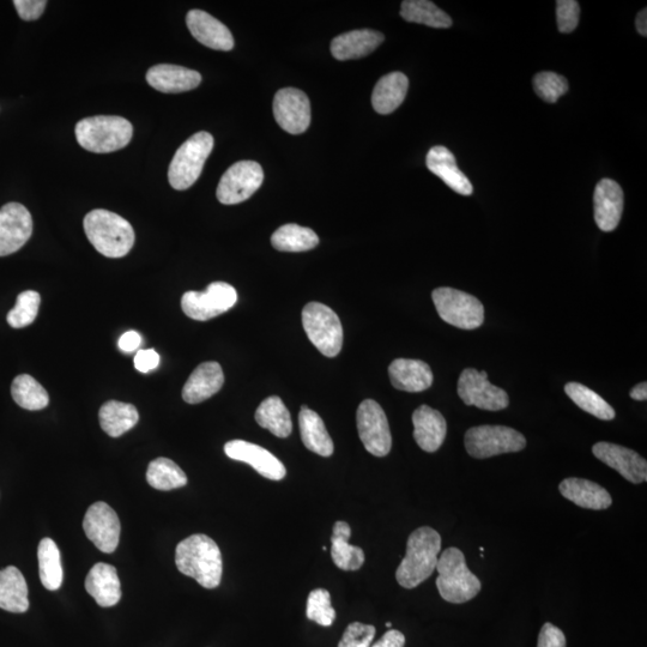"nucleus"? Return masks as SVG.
<instances>
[{"mask_svg": "<svg viewBox=\"0 0 647 647\" xmlns=\"http://www.w3.org/2000/svg\"><path fill=\"white\" fill-rule=\"evenodd\" d=\"M175 565L181 573L195 579L205 589H215L221 584V550L207 535H192L181 541L175 549Z\"/></svg>", "mask_w": 647, "mask_h": 647, "instance_id": "f257e3e1", "label": "nucleus"}, {"mask_svg": "<svg viewBox=\"0 0 647 647\" xmlns=\"http://www.w3.org/2000/svg\"><path fill=\"white\" fill-rule=\"evenodd\" d=\"M441 536L437 530L422 526L408 538L407 554L397 568L396 579L404 589H414L432 576L437 568Z\"/></svg>", "mask_w": 647, "mask_h": 647, "instance_id": "f03ea898", "label": "nucleus"}, {"mask_svg": "<svg viewBox=\"0 0 647 647\" xmlns=\"http://www.w3.org/2000/svg\"><path fill=\"white\" fill-rule=\"evenodd\" d=\"M84 232L96 251L107 258H123L135 245V231L128 220L105 209L90 211Z\"/></svg>", "mask_w": 647, "mask_h": 647, "instance_id": "7ed1b4c3", "label": "nucleus"}, {"mask_svg": "<svg viewBox=\"0 0 647 647\" xmlns=\"http://www.w3.org/2000/svg\"><path fill=\"white\" fill-rule=\"evenodd\" d=\"M437 588L446 602L463 604L480 594V579L468 568L461 549L452 547L440 555L437 568Z\"/></svg>", "mask_w": 647, "mask_h": 647, "instance_id": "20e7f679", "label": "nucleus"}, {"mask_svg": "<svg viewBox=\"0 0 647 647\" xmlns=\"http://www.w3.org/2000/svg\"><path fill=\"white\" fill-rule=\"evenodd\" d=\"M76 138L83 149L108 154L123 149L131 142L132 124L122 117L86 118L76 125Z\"/></svg>", "mask_w": 647, "mask_h": 647, "instance_id": "39448f33", "label": "nucleus"}, {"mask_svg": "<svg viewBox=\"0 0 647 647\" xmlns=\"http://www.w3.org/2000/svg\"><path fill=\"white\" fill-rule=\"evenodd\" d=\"M214 149V137L209 132H198L181 145L168 169L169 184L184 191L201 177L205 162Z\"/></svg>", "mask_w": 647, "mask_h": 647, "instance_id": "423d86ee", "label": "nucleus"}, {"mask_svg": "<svg viewBox=\"0 0 647 647\" xmlns=\"http://www.w3.org/2000/svg\"><path fill=\"white\" fill-rule=\"evenodd\" d=\"M302 325L308 338L326 358H335L343 346L340 317L329 306L310 302L302 311Z\"/></svg>", "mask_w": 647, "mask_h": 647, "instance_id": "0eeeda50", "label": "nucleus"}, {"mask_svg": "<svg viewBox=\"0 0 647 647\" xmlns=\"http://www.w3.org/2000/svg\"><path fill=\"white\" fill-rule=\"evenodd\" d=\"M432 299L439 317L462 330H475L485 322V307L474 295L449 287L437 288Z\"/></svg>", "mask_w": 647, "mask_h": 647, "instance_id": "6e6552de", "label": "nucleus"}, {"mask_svg": "<svg viewBox=\"0 0 647 647\" xmlns=\"http://www.w3.org/2000/svg\"><path fill=\"white\" fill-rule=\"evenodd\" d=\"M526 439L516 429L505 426H479L465 434V449L471 457L486 459L525 449Z\"/></svg>", "mask_w": 647, "mask_h": 647, "instance_id": "1a4fd4ad", "label": "nucleus"}, {"mask_svg": "<svg viewBox=\"0 0 647 647\" xmlns=\"http://www.w3.org/2000/svg\"><path fill=\"white\" fill-rule=\"evenodd\" d=\"M237 301V290L231 284L214 282L204 292L185 293L181 299V308L187 317L207 322L231 310Z\"/></svg>", "mask_w": 647, "mask_h": 647, "instance_id": "9d476101", "label": "nucleus"}, {"mask_svg": "<svg viewBox=\"0 0 647 647\" xmlns=\"http://www.w3.org/2000/svg\"><path fill=\"white\" fill-rule=\"evenodd\" d=\"M263 181V168L258 162H237L223 174L217 187V199L225 205L243 203L255 195Z\"/></svg>", "mask_w": 647, "mask_h": 647, "instance_id": "9b49d317", "label": "nucleus"}, {"mask_svg": "<svg viewBox=\"0 0 647 647\" xmlns=\"http://www.w3.org/2000/svg\"><path fill=\"white\" fill-rule=\"evenodd\" d=\"M356 423L362 444L376 457L388 456L392 437L388 417L382 407L373 399H366L359 405Z\"/></svg>", "mask_w": 647, "mask_h": 647, "instance_id": "f8f14e48", "label": "nucleus"}, {"mask_svg": "<svg viewBox=\"0 0 647 647\" xmlns=\"http://www.w3.org/2000/svg\"><path fill=\"white\" fill-rule=\"evenodd\" d=\"M458 396L467 405L488 410H504L510 405L506 391L489 383L475 368H467L458 380Z\"/></svg>", "mask_w": 647, "mask_h": 647, "instance_id": "ddd939ff", "label": "nucleus"}, {"mask_svg": "<svg viewBox=\"0 0 647 647\" xmlns=\"http://www.w3.org/2000/svg\"><path fill=\"white\" fill-rule=\"evenodd\" d=\"M33 234V219L20 203L0 208V257L20 251Z\"/></svg>", "mask_w": 647, "mask_h": 647, "instance_id": "4468645a", "label": "nucleus"}, {"mask_svg": "<svg viewBox=\"0 0 647 647\" xmlns=\"http://www.w3.org/2000/svg\"><path fill=\"white\" fill-rule=\"evenodd\" d=\"M83 529L87 537L102 553L116 552L120 540V520L116 511L106 503H96L89 507L84 517Z\"/></svg>", "mask_w": 647, "mask_h": 647, "instance_id": "2eb2a0df", "label": "nucleus"}, {"mask_svg": "<svg viewBox=\"0 0 647 647\" xmlns=\"http://www.w3.org/2000/svg\"><path fill=\"white\" fill-rule=\"evenodd\" d=\"M274 116L284 131L300 135L311 124L310 99L299 89L278 90L274 99Z\"/></svg>", "mask_w": 647, "mask_h": 647, "instance_id": "dca6fc26", "label": "nucleus"}, {"mask_svg": "<svg viewBox=\"0 0 647 647\" xmlns=\"http://www.w3.org/2000/svg\"><path fill=\"white\" fill-rule=\"evenodd\" d=\"M226 455L233 461L251 465L259 475L272 481H281L287 475L283 463L264 447L245 440H232L225 445Z\"/></svg>", "mask_w": 647, "mask_h": 647, "instance_id": "f3484780", "label": "nucleus"}, {"mask_svg": "<svg viewBox=\"0 0 647 647\" xmlns=\"http://www.w3.org/2000/svg\"><path fill=\"white\" fill-rule=\"evenodd\" d=\"M592 453L608 467L618 471L627 481L639 485L647 481L646 459L636 451L612 443H597Z\"/></svg>", "mask_w": 647, "mask_h": 647, "instance_id": "a211bd4d", "label": "nucleus"}, {"mask_svg": "<svg viewBox=\"0 0 647 647\" xmlns=\"http://www.w3.org/2000/svg\"><path fill=\"white\" fill-rule=\"evenodd\" d=\"M624 191L612 179H602L594 193L595 221L603 232H613L618 228L624 213Z\"/></svg>", "mask_w": 647, "mask_h": 647, "instance_id": "6ab92c4d", "label": "nucleus"}, {"mask_svg": "<svg viewBox=\"0 0 647 647\" xmlns=\"http://www.w3.org/2000/svg\"><path fill=\"white\" fill-rule=\"evenodd\" d=\"M187 28L193 38L216 51H232L234 38L225 24L202 10H191L186 16Z\"/></svg>", "mask_w": 647, "mask_h": 647, "instance_id": "aec40b11", "label": "nucleus"}, {"mask_svg": "<svg viewBox=\"0 0 647 647\" xmlns=\"http://www.w3.org/2000/svg\"><path fill=\"white\" fill-rule=\"evenodd\" d=\"M147 82L161 93L178 94L196 89L202 82V76L184 66L159 64L148 70Z\"/></svg>", "mask_w": 647, "mask_h": 647, "instance_id": "412c9836", "label": "nucleus"}, {"mask_svg": "<svg viewBox=\"0 0 647 647\" xmlns=\"http://www.w3.org/2000/svg\"><path fill=\"white\" fill-rule=\"evenodd\" d=\"M426 165L451 190L462 196L473 195L474 187L467 175L457 166L456 157L445 147H433L428 151Z\"/></svg>", "mask_w": 647, "mask_h": 647, "instance_id": "4be33fe9", "label": "nucleus"}, {"mask_svg": "<svg viewBox=\"0 0 647 647\" xmlns=\"http://www.w3.org/2000/svg\"><path fill=\"white\" fill-rule=\"evenodd\" d=\"M414 438L423 451L433 453L444 444L447 434L445 417L428 405H421L413 414Z\"/></svg>", "mask_w": 647, "mask_h": 647, "instance_id": "5701e85b", "label": "nucleus"}, {"mask_svg": "<svg viewBox=\"0 0 647 647\" xmlns=\"http://www.w3.org/2000/svg\"><path fill=\"white\" fill-rule=\"evenodd\" d=\"M225 384V374L217 362H204L191 374L183 389L186 403L198 404L216 395Z\"/></svg>", "mask_w": 647, "mask_h": 647, "instance_id": "b1692460", "label": "nucleus"}, {"mask_svg": "<svg viewBox=\"0 0 647 647\" xmlns=\"http://www.w3.org/2000/svg\"><path fill=\"white\" fill-rule=\"evenodd\" d=\"M384 35L377 30L360 29L336 36L331 42V53L337 60L359 59L368 56L383 44Z\"/></svg>", "mask_w": 647, "mask_h": 647, "instance_id": "393cba45", "label": "nucleus"}, {"mask_svg": "<svg viewBox=\"0 0 647 647\" xmlns=\"http://www.w3.org/2000/svg\"><path fill=\"white\" fill-rule=\"evenodd\" d=\"M86 590L100 607L116 606L122 598V584L117 568L104 562L96 564L88 573Z\"/></svg>", "mask_w": 647, "mask_h": 647, "instance_id": "a878e982", "label": "nucleus"}, {"mask_svg": "<svg viewBox=\"0 0 647 647\" xmlns=\"http://www.w3.org/2000/svg\"><path fill=\"white\" fill-rule=\"evenodd\" d=\"M393 388L405 392L426 391L433 385V372L426 362L396 359L389 367Z\"/></svg>", "mask_w": 647, "mask_h": 647, "instance_id": "bb28decb", "label": "nucleus"}, {"mask_svg": "<svg viewBox=\"0 0 647 647\" xmlns=\"http://www.w3.org/2000/svg\"><path fill=\"white\" fill-rule=\"evenodd\" d=\"M559 489L562 497L582 509L607 510L613 503L612 497L606 489L589 480L571 477V479L562 481Z\"/></svg>", "mask_w": 647, "mask_h": 647, "instance_id": "cd10ccee", "label": "nucleus"}, {"mask_svg": "<svg viewBox=\"0 0 647 647\" xmlns=\"http://www.w3.org/2000/svg\"><path fill=\"white\" fill-rule=\"evenodd\" d=\"M299 426L302 443L308 450L322 457H330L335 451L328 429L322 417L316 411L302 407L299 414Z\"/></svg>", "mask_w": 647, "mask_h": 647, "instance_id": "c85d7f7f", "label": "nucleus"}, {"mask_svg": "<svg viewBox=\"0 0 647 647\" xmlns=\"http://www.w3.org/2000/svg\"><path fill=\"white\" fill-rule=\"evenodd\" d=\"M0 608L10 613H26L29 609L28 585L15 566L0 571Z\"/></svg>", "mask_w": 647, "mask_h": 647, "instance_id": "c756f323", "label": "nucleus"}, {"mask_svg": "<svg viewBox=\"0 0 647 647\" xmlns=\"http://www.w3.org/2000/svg\"><path fill=\"white\" fill-rule=\"evenodd\" d=\"M409 89L408 77L402 72H391L380 78L373 90L372 105L379 114H390L403 104Z\"/></svg>", "mask_w": 647, "mask_h": 647, "instance_id": "7c9ffc66", "label": "nucleus"}, {"mask_svg": "<svg viewBox=\"0 0 647 647\" xmlns=\"http://www.w3.org/2000/svg\"><path fill=\"white\" fill-rule=\"evenodd\" d=\"M352 529L346 522H336L331 537V558L343 571H358L365 564V553L349 544Z\"/></svg>", "mask_w": 647, "mask_h": 647, "instance_id": "2f4dec72", "label": "nucleus"}, {"mask_svg": "<svg viewBox=\"0 0 647 647\" xmlns=\"http://www.w3.org/2000/svg\"><path fill=\"white\" fill-rule=\"evenodd\" d=\"M99 420L105 433L112 438H119L137 425L139 414L135 405L110 401L102 405Z\"/></svg>", "mask_w": 647, "mask_h": 647, "instance_id": "473e14b6", "label": "nucleus"}, {"mask_svg": "<svg viewBox=\"0 0 647 647\" xmlns=\"http://www.w3.org/2000/svg\"><path fill=\"white\" fill-rule=\"evenodd\" d=\"M256 421L262 428L268 429L277 438H288L293 431L292 416L277 396H271L260 403L256 411Z\"/></svg>", "mask_w": 647, "mask_h": 647, "instance_id": "72a5a7b5", "label": "nucleus"}, {"mask_svg": "<svg viewBox=\"0 0 647 647\" xmlns=\"http://www.w3.org/2000/svg\"><path fill=\"white\" fill-rule=\"evenodd\" d=\"M271 244L281 252H305L319 244V238L312 229L289 223L272 234Z\"/></svg>", "mask_w": 647, "mask_h": 647, "instance_id": "f704fd0d", "label": "nucleus"}, {"mask_svg": "<svg viewBox=\"0 0 647 647\" xmlns=\"http://www.w3.org/2000/svg\"><path fill=\"white\" fill-rule=\"evenodd\" d=\"M38 559L42 585L50 591L59 590L64 576L62 559L56 542L51 538H44L39 544Z\"/></svg>", "mask_w": 647, "mask_h": 647, "instance_id": "c9c22d12", "label": "nucleus"}, {"mask_svg": "<svg viewBox=\"0 0 647 647\" xmlns=\"http://www.w3.org/2000/svg\"><path fill=\"white\" fill-rule=\"evenodd\" d=\"M401 16L407 22L425 24L432 28L452 27V18L428 0H405L402 3Z\"/></svg>", "mask_w": 647, "mask_h": 647, "instance_id": "e433bc0d", "label": "nucleus"}, {"mask_svg": "<svg viewBox=\"0 0 647 647\" xmlns=\"http://www.w3.org/2000/svg\"><path fill=\"white\" fill-rule=\"evenodd\" d=\"M147 481L157 491H173L187 485V476L178 464L168 458H156L149 464Z\"/></svg>", "mask_w": 647, "mask_h": 647, "instance_id": "4c0bfd02", "label": "nucleus"}, {"mask_svg": "<svg viewBox=\"0 0 647 647\" xmlns=\"http://www.w3.org/2000/svg\"><path fill=\"white\" fill-rule=\"evenodd\" d=\"M565 392L580 409L597 417V419L603 421H612L615 419L616 413L612 405L594 390L586 388L585 385L568 383L565 386Z\"/></svg>", "mask_w": 647, "mask_h": 647, "instance_id": "58836bf2", "label": "nucleus"}, {"mask_svg": "<svg viewBox=\"0 0 647 647\" xmlns=\"http://www.w3.org/2000/svg\"><path fill=\"white\" fill-rule=\"evenodd\" d=\"M11 395L21 408L27 410H42L50 403V396L44 386L28 374H21L14 379Z\"/></svg>", "mask_w": 647, "mask_h": 647, "instance_id": "ea45409f", "label": "nucleus"}, {"mask_svg": "<svg viewBox=\"0 0 647 647\" xmlns=\"http://www.w3.org/2000/svg\"><path fill=\"white\" fill-rule=\"evenodd\" d=\"M41 296L34 290H27L17 296L16 305L8 313L9 325L14 329H23L34 323L38 317Z\"/></svg>", "mask_w": 647, "mask_h": 647, "instance_id": "a19ab883", "label": "nucleus"}, {"mask_svg": "<svg viewBox=\"0 0 647 647\" xmlns=\"http://www.w3.org/2000/svg\"><path fill=\"white\" fill-rule=\"evenodd\" d=\"M307 619L324 627H330L336 620L335 609L331 606L330 592L325 589L313 590L308 596Z\"/></svg>", "mask_w": 647, "mask_h": 647, "instance_id": "79ce46f5", "label": "nucleus"}, {"mask_svg": "<svg viewBox=\"0 0 647 647\" xmlns=\"http://www.w3.org/2000/svg\"><path fill=\"white\" fill-rule=\"evenodd\" d=\"M534 89L543 101L555 104L568 92V82L564 76L544 71L534 77Z\"/></svg>", "mask_w": 647, "mask_h": 647, "instance_id": "37998d69", "label": "nucleus"}, {"mask_svg": "<svg viewBox=\"0 0 647 647\" xmlns=\"http://www.w3.org/2000/svg\"><path fill=\"white\" fill-rule=\"evenodd\" d=\"M374 637L376 627L353 622L347 627L338 647H371Z\"/></svg>", "mask_w": 647, "mask_h": 647, "instance_id": "c03bdc74", "label": "nucleus"}, {"mask_svg": "<svg viewBox=\"0 0 647 647\" xmlns=\"http://www.w3.org/2000/svg\"><path fill=\"white\" fill-rule=\"evenodd\" d=\"M580 6L576 0H558L556 2V20L562 34H570L579 24Z\"/></svg>", "mask_w": 647, "mask_h": 647, "instance_id": "a18cd8bd", "label": "nucleus"}, {"mask_svg": "<svg viewBox=\"0 0 647 647\" xmlns=\"http://www.w3.org/2000/svg\"><path fill=\"white\" fill-rule=\"evenodd\" d=\"M15 8L23 21H35L44 14L46 0H15Z\"/></svg>", "mask_w": 647, "mask_h": 647, "instance_id": "49530a36", "label": "nucleus"}, {"mask_svg": "<svg viewBox=\"0 0 647 647\" xmlns=\"http://www.w3.org/2000/svg\"><path fill=\"white\" fill-rule=\"evenodd\" d=\"M566 637L560 628L549 624H544L538 637L537 647H566Z\"/></svg>", "mask_w": 647, "mask_h": 647, "instance_id": "de8ad7c7", "label": "nucleus"}, {"mask_svg": "<svg viewBox=\"0 0 647 647\" xmlns=\"http://www.w3.org/2000/svg\"><path fill=\"white\" fill-rule=\"evenodd\" d=\"M160 365V355L154 349L139 350L135 356L136 370L142 373H149L156 370Z\"/></svg>", "mask_w": 647, "mask_h": 647, "instance_id": "09e8293b", "label": "nucleus"}, {"mask_svg": "<svg viewBox=\"0 0 647 647\" xmlns=\"http://www.w3.org/2000/svg\"><path fill=\"white\" fill-rule=\"evenodd\" d=\"M142 336L138 334L137 331H128L119 338L118 346L123 350L124 353L136 352V350L141 347Z\"/></svg>", "mask_w": 647, "mask_h": 647, "instance_id": "8fccbe9b", "label": "nucleus"}, {"mask_svg": "<svg viewBox=\"0 0 647 647\" xmlns=\"http://www.w3.org/2000/svg\"><path fill=\"white\" fill-rule=\"evenodd\" d=\"M405 637L402 632L390 630L386 632L382 639L372 647H404Z\"/></svg>", "mask_w": 647, "mask_h": 647, "instance_id": "3c124183", "label": "nucleus"}, {"mask_svg": "<svg viewBox=\"0 0 647 647\" xmlns=\"http://www.w3.org/2000/svg\"><path fill=\"white\" fill-rule=\"evenodd\" d=\"M630 396L633 399H636V401H646L647 399V383H640L637 386H634V388L630 392Z\"/></svg>", "mask_w": 647, "mask_h": 647, "instance_id": "603ef678", "label": "nucleus"}, {"mask_svg": "<svg viewBox=\"0 0 647 647\" xmlns=\"http://www.w3.org/2000/svg\"><path fill=\"white\" fill-rule=\"evenodd\" d=\"M636 27L640 35H643L644 38L647 36V10L639 12L636 20Z\"/></svg>", "mask_w": 647, "mask_h": 647, "instance_id": "864d4df0", "label": "nucleus"}, {"mask_svg": "<svg viewBox=\"0 0 647 647\" xmlns=\"http://www.w3.org/2000/svg\"><path fill=\"white\" fill-rule=\"evenodd\" d=\"M391 626H392L391 622H388V624H386V627L388 628H391Z\"/></svg>", "mask_w": 647, "mask_h": 647, "instance_id": "5fc2aeb1", "label": "nucleus"}]
</instances>
